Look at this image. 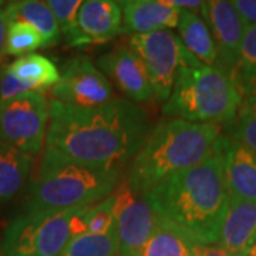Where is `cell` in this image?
<instances>
[{"label": "cell", "instance_id": "31", "mask_svg": "<svg viewBox=\"0 0 256 256\" xmlns=\"http://www.w3.org/2000/svg\"><path fill=\"white\" fill-rule=\"evenodd\" d=\"M4 2H0V64H4V57H6V34H8V28H9V20L4 12Z\"/></svg>", "mask_w": 256, "mask_h": 256}, {"label": "cell", "instance_id": "20", "mask_svg": "<svg viewBox=\"0 0 256 256\" xmlns=\"http://www.w3.org/2000/svg\"><path fill=\"white\" fill-rule=\"evenodd\" d=\"M34 158L0 144V205L12 201L24 190Z\"/></svg>", "mask_w": 256, "mask_h": 256}, {"label": "cell", "instance_id": "26", "mask_svg": "<svg viewBox=\"0 0 256 256\" xmlns=\"http://www.w3.org/2000/svg\"><path fill=\"white\" fill-rule=\"evenodd\" d=\"M116 192L92 205L87 218V235H106L116 229Z\"/></svg>", "mask_w": 256, "mask_h": 256}, {"label": "cell", "instance_id": "12", "mask_svg": "<svg viewBox=\"0 0 256 256\" xmlns=\"http://www.w3.org/2000/svg\"><path fill=\"white\" fill-rule=\"evenodd\" d=\"M201 18L210 28L218 52L216 67L232 76L238 62L239 47L245 33V26L232 2L210 0L204 2Z\"/></svg>", "mask_w": 256, "mask_h": 256}, {"label": "cell", "instance_id": "6", "mask_svg": "<svg viewBox=\"0 0 256 256\" xmlns=\"http://www.w3.org/2000/svg\"><path fill=\"white\" fill-rule=\"evenodd\" d=\"M76 210L23 212L4 229L0 256H58L72 239Z\"/></svg>", "mask_w": 256, "mask_h": 256}, {"label": "cell", "instance_id": "30", "mask_svg": "<svg viewBox=\"0 0 256 256\" xmlns=\"http://www.w3.org/2000/svg\"><path fill=\"white\" fill-rule=\"evenodd\" d=\"M192 256H246V255H238L234 252H229L225 248L220 245H204L198 244L194 248V254Z\"/></svg>", "mask_w": 256, "mask_h": 256}, {"label": "cell", "instance_id": "33", "mask_svg": "<svg viewBox=\"0 0 256 256\" xmlns=\"http://www.w3.org/2000/svg\"><path fill=\"white\" fill-rule=\"evenodd\" d=\"M246 96H254V97H256V82H255V84L252 86V88H250V92H248ZM246 96H245V97H246Z\"/></svg>", "mask_w": 256, "mask_h": 256}, {"label": "cell", "instance_id": "3", "mask_svg": "<svg viewBox=\"0 0 256 256\" xmlns=\"http://www.w3.org/2000/svg\"><path fill=\"white\" fill-rule=\"evenodd\" d=\"M220 128L181 118L165 120L148 132L142 146L128 165L127 185L144 195L170 176L190 170L215 154Z\"/></svg>", "mask_w": 256, "mask_h": 256}, {"label": "cell", "instance_id": "1", "mask_svg": "<svg viewBox=\"0 0 256 256\" xmlns=\"http://www.w3.org/2000/svg\"><path fill=\"white\" fill-rule=\"evenodd\" d=\"M48 110L43 154L94 168L122 171L151 131L148 112L127 98L94 108L52 100Z\"/></svg>", "mask_w": 256, "mask_h": 256}, {"label": "cell", "instance_id": "8", "mask_svg": "<svg viewBox=\"0 0 256 256\" xmlns=\"http://www.w3.org/2000/svg\"><path fill=\"white\" fill-rule=\"evenodd\" d=\"M48 118V102L43 92L0 101V144L34 158L44 148Z\"/></svg>", "mask_w": 256, "mask_h": 256}, {"label": "cell", "instance_id": "17", "mask_svg": "<svg viewBox=\"0 0 256 256\" xmlns=\"http://www.w3.org/2000/svg\"><path fill=\"white\" fill-rule=\"evenodd\" d=\"M198 244L181 226L158 215L142 256H192L194 248Z\"/></svg>", "mask_w": 256, "mask_h": 256}, {"label": "cell", "instance_id": "24", "mask_svg": "<svg viewBox=\"0 0 256 256\" xmlns=\"http://www.w3.org/2000/svg\"><path fill=\"white\" fill-rule=\"evenodd\" d=\"M58 256H117V230L70 239Z\"/></svg>", "mask_w": 256, "mask_h": 256}, {"label": "cell", "instance_id": "35", "mask_svg": "<svg viewBox=\"0 0 256 256\" xmlns=\"http://www.w3.org/2000/svg\"><path fill=\"white\" fill-rule=\"evenodd\" d=\"M248 254H250V255L256 256V242L254 244V245H252V248L249 249V252H248Z\"/></svg>", "mask_w": 256, "mask_h": 256}, {"label": "cell", "instance_id": "28", "mask_svg": "<svg viewBox=\"0 0 256 256\" xmlns=\"http://www.w3.org/2000/svg\"><path fill=\"white\" fill-rule=\"evenodd\" d=\"M34 92V90L28 84L16 78L6 67L4 74L2 77V82H0V101L12 100L14 97H18V96H23V94H28V92Z\"/></svg>", "mask_w": 256, "mask_h": 256}, {"label": "cell", "instance_id": "27", "mask_svg": "<svg viewBox=\"0 0 256 256\" xmlns=\"http://www.w3.org/2000/svg\"><path fill=\"white\" fill-rule=\"evenodd\" d=\"M82 3V2L78 0H47L46 2L48 9L54 14L60 33L64 36V42L72 38L76 32L77 13Z\"/></svg>", "mask_w": 256, "mask_h": 256}, {"label": "cell", "instance_id": "32", "mask_svg": "<svg viewBox=\"0 0 256 256\" xmlns=\"http://www.w3.org/2000/svg\"><path fill=\"white\" fill-rule=\"evenodd\" d=\"M171 6H174L178 10H186V12H194L198 13L201 12L204 2L201 0H166Z\"/></svg>", "mask_w": 256, "mask_h": 256}, {"label": "cell", "instance_id": "14", "mask_svg": "<svg viewBox=\"0 0 256 256\" xmlns=\"http://www.w3.org/2000/svg\"><path fill=\"white\" fill-rule=\"evenodd\" d=\"M216 152L222 160L229 196L256 202V156L229 137L220 136Z\"/></svg>", "mask_w": 256, "mask_h": 256}, {"label": "cell", "instance_id": "5", "mask_svg": "<svg viewBox=\"0 0 256 256\" xmlns=\"http://www.w3.org/2000/svg\"><path fill=\"white\" fill-rule=\"evenodd\" d=\"M242 101L235 78L220 67H181L162 111L175 118L220 127L235 120Z\"/></svg>", "mask_w": 256, "mask_h": 256}, {"label": "cell", "instance_id": "11", "mask_svg": "<svg viewBox=\"0 0 256 256\" xmlns=\"http://www.w3.org/2000/svg\"><path fill=\"white\" fill-rule=\"evenodd\" d=\"M102 74L134 104L154 98L152 87L142 60L130 46H118L102 54L96 64Z\"/></svg>", "mask_w": 256, "mask_h": 256}, {"label": "cell", "instance_id": "25", "mask_svg": "<svg viewBox=\"0 0 256 256\" xmlns=\"http://www.w3.org/2000/svg\"><path fill=\"white\" fill-rule=\"evenodd\" d=\"M40 47H43V38L36 28L22 20L10 22L4 47L6 56L23 57L33 54Z\"/></svg>", "mask_w": 256, "mask_h": 256}, {"label": "cell", "instance_id": "13", "mask_svg": "<svg viewBox=\"0 0 256 256\" xmlns=\"http://www.w3.org/2000/svg\"><path fill=\"white\" fill-rule=\"evenodd\" d=\"M122 33L121 3L114 0L82 2L77 13L76 32L66 43L68 47L102 44Z\"/></svg>", "mask_w": 256, "mask_h": 256}, {"label": "cell", "instance_id": "21", "mask_svg": "<svg viewBox=\"0 0 256 256\" xmlns=\"http://www.w3.org/2000/svg\"><path fill=\"white\" fill-rule=\"evenodd\" d=\"M8 70L20 82L28 84L34 92H43L48 87H53L60 80V72L46 56H23L8 66Z\"/></svg>", "mask_w": 256, "mask_h": 256}, {"label": "cell", "instance_id": "15", "mask_svg": "<svg viewBox=\"0 0 256 256\" xmlns=\"http://www.w3.org/2000/svg\"><path fill=\"white\" fill-rule=\"evenodd\" d=\"M122 10V33L131 36L178 26L181 10L166 0H127L120 2Z\"/></svg>", "mask_w": 256, "mask_h": 256}, {"label": "cell", "instance_id": "9", "mask_svg": "<svg viewBox=\"0 0 256 256\" xmlns=\"http://www.w3.org/2000/svg\"><path fill=\"white\" fill-rule=\"evenodd\" d=\"M52 94L53 100L78 108H94L114 100L111 82L87 56H76L66 63Z\"/></svg>", "mask_w": 256, "mask_h": 256}, {"label": "cell", "instance_id": "19", "mask_svg": "<svg viewBox=\"0 0 256 256\" xmlns=\"http://www.w3.org/2000/svg\"><path fill=\"white\" fill-rule=\"evenodd\" d=\"M8 20H22L36 28L43 38V47H52L60 40V28L56 22L54 14L48 9L46 2L38 0H18L4 4Z\"/></svg>", "mask_w": 256, "mask_h": 256}, {"label": "cell", "instance_id": "16", "mask_svg": "<svg viewBox=\"0 0 256 256\" xmlns=\"http://www.w3.org/2000/svg\"><path fill=\"white\" fill-rule=\"evenodd\" d=\"M256 242V202L229 196L218 244L229 252L246 255Z\"/></svg>", "mask_w": 256, "mask_h": 256}, {"label": "cell", "instance_id": "23", "mask_svg": "<svg viewBox=\"0 0 256 256\" xmlns=\"http://www.w3.org/2000/svg\"><path fill=\"white\" fill-rule=\"evenodd\" d=\"M228 134L230 140L256 156V97H244L236 117L229 124Z\"/></svg>", "mask_w": 256, "mask_h": 256}, {"label": "cell", "instance_id": "36", "mask_svg": "<svg viewBox=\"0 0 256 256\" xmlns=\"http://www.w3.org/2000/svg\"><path fill=\"white\" fill-rule=\"evenodd\" d=\"M246 256H254V255H250V254H246Z\"/></svg>", "mask_w": 256, "mask_h": 256}, {"label": "cell", "instance_id": "4", "mask_svg": "<svg viewBox=\"0 0 256 256\" xmlns=\"http://www.w3.org/2000/svg\"><path fill=\"white\" fill-rule=\"evenodd\" d=\"M121 171L94 168L43 154L24 212L66 210L92 205L114 194Z\"/></svg>", "mask_w": 256, "mask_h": 256}, {"label": "cell", "instance_id": "29", "mask_svg": "<svg viewBox=\"0 0 256 256\" xmlns=\"http://www.w3.org/2000/svg\"><path fill=\"white\" fill-rule=\"evenodd\" d=\"M232 4L245 28H256V0H234Z\"/></svg>", "mask_w": 256, "mask_h": 256}, {"label": "cell", "instance_id": "34", "mask_svg": "<svg viewBox=\"0 0 256 256\" xmlns=\"http://www.w3.org/2000/svg\"><path fill=\"white\" fill-rule=\"evenodd\" d=\"M6 64H0V82H2V77H3V74H4V70H6Z\"/></svg>", "mask_w": 256, "mask_h": 256}, {"label": "cell", "instance_id": "22", "mask_svg": "<svg viewBox=\"0 0 256 256\" xmlns=\"http://www.w3.org/2000/svg\"><path fill=\"white\" fill-rule=\"evenodd\" d=\"M232 77L245 97L256 82V28H246L244 33Z\"/></svg>", "mask_w": 256, "mask_h": 256}, {"label": "cell", "instance_id": "10", "mask_svg": "<svg viewBox=\"0 0 256 256\" xmlns=\"http://www.w3.org/2000/svg\"><path fill=\"white\" fill-rule=\"evenodd\" d=\"M117 256H142L156 215L142 196L132 194L127 185L116 192Z\"/></svg>", "mask_w": 256, "mask_h": 256}, {"label": "cell", "instance_id": "18", "mask_svg": "<svg viewBox=\"0 0 256 256\" xmlns=\"http://www.w3.org/2000/svg\"><path fill=\"white\" fill-rule=\"evenodd\" d=\"M176 28L185 48L200 63L210 67L218 64V52L214 38L200 13L181 10Z\"/></svg>", "mask_w": 256, "mask_h": 256}, {"label": "cell", "instance_id": "7", "mask_svg": "<svg viewBox=\"0 0 256 256\" xmlns=\"http://www.w3.org/2000/svg\"><path fill=\"white\" fill-rule=\"evenodd\" d=\"M128 46L142 60L154 98L160 102L170 98L181 67L204 66L185 48L180 36L168 28L131 36Z\"/></svg>", "mask_w": 256, "mask_h": 256}, {"label": "cell", "instance_id": "2", "mask_svg": "<svg viewBox=\"0 0 256 256\" xmlns=\"http://www.w3.org/2000/svg\"><path fill=\"white\" fill-rule=\"evenodd\" d=\"M141 196L156 215L181 226L200 244H218L229 194L216 150L206 161L170 176Z\"/></svg>", "mask_w": 256, "mask_h": 256}]
</instances>
